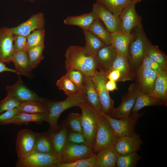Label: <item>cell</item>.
Wrapping results in <instances>:
<instances>
[{
	"instance_id": "obj_44",
	"label": "cell",
	"mask_w": 167,
	"mask_h": 167,
	"mask_svg": "<svg viewBox=\"0 0 167 167\" xmlns=\"http://www.w3.org/2000/svg\"><path fill=\"white\" fill-rule=\"evenodd\" d=\"M20 112L19 107L0 114V125L9 124Z\"/></svg>"
},
{
	"instance_id": "obj_27",
	"label": "cell",
	"mask_w": 167,
	"mask_h": 167,
	"mask_svg": "<svg viewBox=\"0 0 167 167\" xmlns=\"http://www.w3.org/2000/svg\"><path fill=\"white\" fill-rule=\"evenodd\" d=\"M152 96L167 103V69L157 74Z\"/></svg>"
},
{
	"instance_id": "obj_5",
	"label": "cell",
	"mask_w": 167,
	"mask_h": 167,
	"mask_svg": "<svg viewBox=\"0 0 167 167\" xmlns=\"http://www.w3.org/2000/svg\"><path fill=\"white\" fill-rule=\"evenodd\" d=\"M119 138L101 113L93 147L94 151L96 153L101 149L114 146Z\"/></svg>"
},
{
	"instance_id": "obj_15",
	"label": "cell",
	"mask_w": 167,
	"mask_h": 167,
	"mask_svg": "<svg viewBox=\"0 0 167 167\" xmlns=\"http://www.w3.org/2000/svg\"><path fill=\"white\" fill-rule=\"evenodd\" d=\"M45 24L44 15L39 12L32 15L25 21L10 29L15 35L27 37L34 30L44 29Z\"/></svg>"
},
{
	"instance_id": "obj_3",
	"label": "cell",
	"mask_w": 167,
	"mask_h": 167,
	"mask_svg": "<svg viewBox=\"0 0 167 167\" xmlns=\"http://www.w3.org/2000/svg\"><path fill=\"white\" fill-rule=\"evenodd\" d=\"M85 101L84 92L68 96L65 100L61 101L47 99L45 104L48 108V117L46 120L49 125V129L54 131L59 128L58 121L60 115L65 110L79 105Z\"/></svg>"
},
{
	"instance_id": "obj_49",
	"label": "cell",
	"mask_w": 167,
	"mask_h": 167,
	"mask_svg": "<svg viewBox=\"0 0 167 167\" xmlns=\"http://www.w3.org/2000/svg\"><path fill=\"white\" fill-rule=\"evenodd\" d=\"M106 87L107 90L112 92L118 89L116 82L111 80H108L106 84Z\"/></svg>"
},
{
	"instance_id": "obj_22",
	"label": "cell",
	"mask_w": 167,
	"mask_h": 167,
	"mask_svg": "<svg viewBox=\"0 0 167 167\" xmlns=\"http://www.w3.org/2000/svg\"><path fill=\"white\" fill-rule=\"evenodd\" d=\"M83 92L87 103L97 112H102L100 100L90 76L85 75Z\"/></svg>"
},
{
	"instance_id": "obj_11",
	"label": "cell",
	"mask_w": 167,
	"mask_h": 167,
	"mask_svg": "<svg viewBox=\"0 0 167 167\" xmlns=\"http://www.w3.org/2000/svg\"><path fill=\"white\" fill-rule=\"evenodd\" d=\"M37 134L26 129L18 132L15 143L18 159L25 157L34 151Z\"/></svg>"
},
{
	"instance_id": "obj_8",
	"label": "cell",
	"mask_w": 167,
	"mask_h": 167,
	"mask_svg": "<svg viewBox=\"0 0 167 167\" xmlns=\"http://www.w3.org/2000/svg\"><path fill=\"white\" fill-rule=\"evenodd\" d=\"M96 154L93 148L88 144L67 142L59 156L61 162L66 163L89 158Z\"/></svg>"
},
{
	"instance_id": "obj_51",
	"label": "cell",
	"mask_w": 167,
	"mask_h": 167,
	"mask_svg": "<svg viewBox=\"0 0 167 167\" xmlns=\"http://www.w3.org/2000/svg\"><path fill=\"white\" fill-rule=\"evenodd\" d=\"M142 0H131L132 3L136 4L137 3L140 2Z\"/></svg>"
},
{
	"instance_id": "obj_20",
	"label": "cell",
	"mask_w": 167,
	"mask_h": 167,
	"mask_svg": "<svg viewBox=\"0 0 167 167\" xmlns=\"http://www.w3.org/2000/svg\"><path fill=\"white\" fill-rule=\"evenodd\" d=\"M69 129L64 122L59 125L57 131L49 129L47 132H45L52 144L55 152L59 155L67 142V136Z\"/></svg>"
},
{
	"instance_id": "obj_36",
	"label": "cell",
	"mask_w": 167,
	"mask_h": 167,
	"mask_svg": "<svg viewBox=\"0 0 167 167\" xmlns=\"http://www.w3.org/2000/svg\"><path fill=\"white\" fill-rule=\"evenodd\" d=\"M88 30L101 39L106 45H111L110 33L104 28L99 19L93 22Z\"/></svg>"
},
{
	"instance_id": "obj_42",
	"label": "cell",
	"mask_w": 167,
	"mask_h": 167,
	"mask_svg": "<svg viewBox=\"0 0 167 167\" xmlns=\"http://www.w3.org/2000/svg\"><path fill=\"white\" fill-rule=\"evenodd\" d=\"M66 74L77 88L79 91L83 92L85 75L80 71L76 69L67 70Z\"/></svg>"
},
{
	"instance_id": "obj_7",
	"label": "cell",
	"mask_w": 167,
	"mask_h": 167,
	"mask_svg": "<svg viewBox=\"0 0 167 167\" xmlns=\"http://www.w3.org/2000/svg\"><path fill=\"white\" fill-rule=\"evenodd\" d=\"M102 113L115 132L120 137L135 133L136 124L139 119L144 114L143 113H139L138 112H131L126 117L115 119L102 112Z\"/></svg>"
},
{
	"instance_id": "obj_48",
	"label": "cell",
	"mask_w": 167,
	"mask_h": 167,
	"mask_svg": "<svg viewBox=\"0 0 167 167\" xmlns=\"http://www.w3.org/2000/svg\"><path fill=\"white\" fill-rule=\"evenodd\" d=\"M107 78L108 80L113 81L116 82H118L120 77L119 71L117 70L113 69L106 72Z\"/></svg>"
},
{
	"instance_id": "obj_10",
	"label": "cell",
	"mask_w": 167,
	"mask_h": 167,
	"mask_svg": "<svg viewBox=\"0 0 167 167\" xmlns=\"http://www.w3.org/2000/svg\"><path fill=\"white\" fill-rule=\"evenodd\" d=\"M138 91L136 82L131 84L128 88L127 92L122 97L120 104L117 107H114L109 115L115 119L127 117L135 105Z\"/></svg>"
},
{
	"instance_id": "obj_12",
	"label": "cell",
	"mask_w": 167,
	"mask_h": 167,
	"mask_svg": "<svg viewBox=\"0 0 167 167\" xmlns=\"http://www.w3.org/2000/svg\"><path fill=\"white\" fill-rule=\"evenodd\" d=\"M135 79L139 90L152 96L157 73L155 71L139 65L135 70Z\"/></svg>"
},
{
	"instance_id": "obj_34",
	"label": "cell",
	"mask_w": 167,
	"mask_h": 167,
	"mask_svg": "<svg viewBox=\"0 0 167 167\" xmlns=\"http://www.w3.org/2000/svg\"><path fill=\"white\" fill-rule=\"evenodd\" d=\"M44 44L32 47L27 51L30 68L31 71L36 68L44 59Z\"/></svg>"
},
{
	"instance_id": "obj_9",
	"label": "cell",
	"mask_w": 167,
	"mask_h": 167,
	"mask_svg": "<svg viewBox=\"0 0 167 167\" xmlns=\"http://www.w3.org/2000/svg\"><path fill=\"white\" fill-rule=\"evenodd\" d=\"M107 75L106 72L96 71L91 77L100 100L102 113L109 115L114 107V102L106 87V84L108 80Z\"/></svg>"
},
{
	"instance_id": "obj_37",
	"label": "cell",
	"mask_w": 167,
	"mask_h": 167,
	"mask_svg": "<svg viewBox=\"0 0 167 167\" xmlns=\"http://www.w3.org/2000/svg\"><path fill=\"white\" fill-rule=\"evenodd\" d=\"M56 85L58 88L63 91L67 96L81 92L66 74L57 81Z\"/></svg>"
},
{
	"instance_id": "obj_29",
	"label": "cell",
	"mask_w": 167,
	"mask_h": 167,
	"mask_svg": "<svg viewBox=\"0 0 167 167\" xmlns=\"http://www.w3.org/2000/svg\"><path fill=\"white\" fill-rule=\"evenodd\" d=\"M167 105V103L150 95L144 94L139 90L135 105L131 112H137L143 108L149 106Z\"/></svg>"
},
{
	"instance_id": "obj_1",
	"label": "cell",
	"mask_w": 167,
	"mask_h": 167,
	"mask_svg": "<svg viewBox=\"0 0 167 167\" xmlns=\"http://www.w3.org/2000/svg\"><path fill=\"white\" fill-rule=\"evenodd\" d=\"M65 68L66 70L76 69L85 75L92 76L97 68L94 57L87 54L84 47L72 45L66 49Z\"/></svg>"
},
{
	"instance_id": "obj_14",
	"label": "cell",
	"mask_w": 167,
	"mask_h": 167,
	"mask_svg": "<svg viewBox=\"0 0 167 167\" xmlns=\"http://www.w3.org/2000/svg\"><path fill=\"white\" fill-rule=\"evenodd\" d=\"M136 4L131 3L123 9L119 15L121 22V31L130 35L132 30L141 24L142 18L135 9Z\"/></svg>"
},
{
	"instance_id": "obj_39",
	"label": "cell",
	"mask_w": 167,
	"mask_h": 167,
	"mask_svg": "<svg viewBox=\"0 0 167 167\" xmlns=\"http://www.w3.org/2000/svg\"><path fill=\"white\" fill-rule=\"evenodd\" d=\"M45 32L44 29L36 30L27 37V52L32 47L44 44Z\"/></svg>"
},
{
	"instance_id": "obj_24",
	"label": "cell",
	"mask_w": 167,
	"mask_h": 167,
	"mask_svg": "<svg viewBox=\"0 0 167 167\" xmlns=\"http://www.w3.org/2000/svg\"><path fill=\"white\" fill-rule=\"evenodd\" d=\"M15 66V70L19 75L28 77L32 76L27 52L25 51L14 52L11 59Z\"/></svg>"
},
{
	"instance_id": "obj_41",
	"label": "cell",
	"mask_w": 167,
	"mask_h": 167,
	"mask_svg": "<svg viewBox=\"0 0 167 167\" xmlns=\"http://www.w3.org/2000/svg\"><path fill=\"white\" fill-rule=\"evenodd\" d=\"M64 122L71 131L83 134L81 115L72 113L68 116L66 121Z\"/></svg>"
},
{
	"instance_id": "obj_31",
	"label": "cell",
	"mask_w": 167,
	"mask_h": 167,
	"mask_svg": "<svg viewBox=\"0 0 167 167\" xmlns=\"http://www.w3.org/2000/svg\"><path fill=\"white\" fill-rule=\"evenodd\" d=\"M114 15L119 16L125 8L131 3V0H95Z\"/></svg>"
},
{
	"instance_id": "obj_40",
	"label": "cell",
	"mask_w": 167,
	"mask_h": 167,
	"mask_svg": "<svg viewBox=\"0 0 167 167\" xmlns=\"http://www.w3.org/2000/svg\"><path fill=\"white\" fill-rule=\"evenodd\" d=\"M96 154L87 158L77 160L69 163L60 162L54 167H95Z\"/></svg>"
},
{
	"instance_id": "obj_23",
	"label": "cell",
	"mask_w": 167,
	"mask_h": 167,
	"mask_svg": "<svg viewBox=\"0 0 167 167\" xmlns=\"http://www.w3.org/2000/svg\"><path fill=\"white\" fill-rule=\"evenodd\" d=\"M119 154L114 146L104 148L96 153L95 167H115Z\"/></svg>"
},
{
	"instance_id": "obj_4",
	"label": "cell",
	"mask_w": 167,
	"mask_h": 167,
	"mask_svg": "<svg viewBox=\"0 0 167 167\" xmlns=\"http://www.w3.org/2000/svg\"><path fill=\"white\" fill-rule=\"evenodd\" d=\"M78 107L81 111V125L83 134L88 144L93 148L99 124L101 113L93 109L85 101Z\"/></svg>"
},
{
	"instance_id": "obj_18",
	"label": "cell",
	"mask_w": 167,
	"mask_h": 167,
	"mask_svg": "<svg viewBox=\"0 0 167 167\" xmlns=\"http://www.w3.org/2000/svg\"><path fill=\"white\" fill-rule=\"evenodd\" d=\"M143 144L140 135L135 132L132 135L120 137L114 147L119 154H125L140 151Z\"/></svg>"
},
{
	"instance_id": "obj_35",
	"label": "cell",
	"mask_w": 167,
	"mask_h": 167,
	"mask_svg": "<svg viewBox=\"0 0 167 167\" xmlns=\"http://www.w3.org/2000/svg\"><path fill=\"white\" fill-rule=\"evenodd\" d=\"M142 157L137 152L125 154H119L116 165L117 167H135Z\"/></svg>"
},
{
	"instance_id": "obj_50",
	"label": "cell",
	"mask_w": 167,
	"mask_h": 167,
	"mask_svg": "<svg viewBox=\"0 0 167 167\" xmlns=\"http://www.w3.org/2000/svg\"><path fill=\"white\" fill-rule=\"evenodd\" d=\"M5 71H8L15 73L18 75L17 72L14 69L6 67L5 64L0 61V73Z\"/></svg>"
},
{
	"instance_id": "obj_33",
	"label": "cell",
	"mask_w": 167,
	"mask_h": 167,
	"mask_svg": "<svg viewBox=\"0 0 167 167\" xmlns=\"http://www.w3.org/2000/svg\"><path fill=\"white\" fill-rule=\"evenodd\" d=\"M34 151L47 153H55L52 144L45 132L37 133Z\"/></svg>"
},
{
	"instance_id": "obj_30",
	"label": "cell",
	"mask_w": 167,
	"mask_h": 167,
	"mask_svg": "<svg viewBox=\"0 0 167 167\" xmlns=\"http://www.w3.org/2000/svg\"><path fill=\"white\" fill-rule=\"evenodd\" d=\"M48 113H30L20 112L10 123L17 125L33 122L38 124L45 121Z\"/></svg>"
},
{
	"instance_id": "obj_2",
	"label": "cell",
	"mask_w": 167,
	"mask_h": 167,
	"mask_svg": "<svg viewBox=\"0 0 167 167\" xmlns=\"http://www.w3.org/2000/svg\"><path fill=\"white\" fill-rule=\"evenodd\" d=\"M131 34V38L126 57L130 64L135 70L140 65L152 44L147 38L141 23L135 27Z\"/></svg>"
},
{
	"instance_id": "obj_21",
	"label": "cell",
	"mask_w": 167,
	"mask_h": 167,
	"mask_svg": "<svg viewBox=\"0 0 167 167\" xmlns=\"http://www.w3.org/2000/svg\"><path fill=\"white\" fill-rule=\"evenodd\" d=\"M113 69L117 70L120 73V77L118 82L135 80V70L130 64L125 56L118 55L109 71Z\"/></svg>"
},
{
	"instance_id": "obj_6",
	"label": "cell",
	"mask_w": 167,
	"mask_h": 167,
	"mask_svg": "<svg viewBox=\"0 0 167 167\" xmlns=\"http://www.w3.org/2000/svg\"><path fill=\"white\" fill-rule=\"evenodd\" d=\"M61 162L60 156L55 153H43L34 151L28 156L18 159L16 167H54Z\"/></svg>"
},
{
	"instance_id": "obj_52",
	"label": "cell",
	"mask_w": 167,
	"mask_h": 167,
	"mask_svg": "<svg viewBox=\"0 0 167 167\" xmlns=\"http://www.w3.org/2000/svg\"><path fill=\"white\" fill-rule=\"evenodd\" d=\"M26 0L30 2H33L35 1V0Z\"/></svg>"
},
{
	"instance_id": "obj_26",
	"label": "cell",
	"mask_w": 167,
	"mask_h": 167,
	"mask_svg": "<svg viewBox=\"0 0 167 167\" xmlns=\"http://www.w3.org/2000/svg\"><path fill=\"white\" fill-rule=\"evenodd\" d=\"M98 19L96 14L92 11L78 16H68L63 22L66 25L78 26L82 29L88 30L93 22Z\"/></svg>"
},
{
	"instance_id": "obj_28",
	"label": "cell",
	"mask_w": 167,
	"mask_h": 167,
	"mask_svg": "<svg viewBox=\"0 0 167 167\" xmlns=\"http://www.w3.org/2000/svg\"><path fill=\"white\" fill-rule=\"evenodd\" d=\"M82 29L86 41L84 50L88 54L94 57L100 49L106 45L89 30Z\"/></svg>"
},
{
	"instance_id": "obj_16",
	"label": "cell",
	"mask_w": 167,
	"mask_h": 167,
	"mask_svg": "<svg viewBox=\"0 0 167 167\" xmlns=\"http://www.w3.org/2000/svg\"><path fill=\"white\" fill-rule=\"evenodd\" d=\"M92 11L102 21L110 33L121 31V22L119 16L113 15L101 4L96 2L92 6Z\"/></svg>"
},
{
	"instance_id": "obj_19",
	"label": "cell",
	"mask_w": 167,
	"mask_h": 167,
	"mask_svg": "<svg viewBox=\"0 0 167 167\" xmlns=\"http://www.w3.org/2000/svg\"><path fill=\"white\" fill-rule=\"evenodd\" d=\"M118 54L112 45H106L102 48L94 56L97 69L100 71L107 72Z\"/></svg>"
},
{
	"instance_id": "obj_45",
	"label": "cell",
	"mask_w": 167,
	"mask_h": 167,
	"mask_svg": "<svg viewBox=\"0 0 167 167\" xmlns=\"http://www.w3.org/2000/svg\"><path fill=\"white\" fill-rule=\"evenodd\" d=\"M67 141L75 143L88 144L86 138L83 134L71 130L68 132Z\"/></svg>"
},
{
	"instance_id": "obj_13",
	"label": "cell",
	"mask_w": 167,
	"mask_h": 167,
	"mask_svg": "<svg viewBox=\"0 0 167 167\" xmlns=\"http://www.w3.org/2000/svg\"><path fill=\"white\" fill-rule=\"evenodd\" d=\"M6 90L7 94L11 95L20 103L29 101L44 103L47 100L39 96L24 84L20 75H18L16 82L13 85L7 86Z\"/></svg>"
},
{
	"instance_id": "obj_25",
	"label": "cell",
	"mask_w": 167,
	"mask_h": 167,
	"mask_svg": "<svg viewBox=\"0 0 167 167\" xmlns=\"http://www.w3.org/2000/svg\"><path fill=\"white\" fill-rule=\"evenodd\" d=\"M111 45L118 54L126 56L128 46L131 35L126 34L121 31L110 33Z\"/></svg>"
},
{
	"instance_id": "obj_43",
	"label": "cell",
	"mask_w": 167,
	"mask_h": 167,
	"mask_svg": "<svg viewBox=\"0 0 167 167\" xmlns=\"http://www.w3.org/2000/svg\"><path fill=\"white\" fill-rule=\"evenodd\" d=\"M20 102L11 95L6 96L0 102V114L19 107Z\"/></svg>"
},
{
	"instance_id": "obj_17",
	"label": "cell",
	"mask_w": 167,
	"mask_h": 167,
	"mask_svg": "<svg viewBox=\"0 0 167 167\" xmlns=\"http://www.w3.org/2000/svg\"><path fill=\"white\" fill-rule=\"evenodd\" d=\"M14 38L10 28H0V61L4 63L11 62L14 52Z\"/></svg>"
},
{
	"instance_id": "obj_38",
	"label": "cell",
	"mask_w": 167,
	"mask_h": 167,
	"mask_svg": "<svg viewBox=\"0 0 167 167\" xmlns=\"http://www.w3.org/2000/svg\"><path fill=\"white\" fill-rule=\"evenodd\" d=\"M146 55L152 61L167 68V56L156 46L151 45Z\"/></svg>"
},
{
	"instance_id": "obj_47",
	"label": "cell",
	"mask_w": 167,
	"mask_h": 167,
	"mask_svg": "<svg viewBox=\"0 0 167 167\" xmlns=\"http://www.w3.org/2000/svg\"><path fill=\"white\" fill-rule=\"evenodd\" d=\"M13 45L14 52L19 51L27 52V37L14 35Z\"/></svg>"
},
{
	"instance_id": "obj_46",
	"label": "cell",
	"mask_w": 167,
	"mask_h": 167,
	"mask_svg": "<svg viewBox=\"0 0 167 167\" xmlns=\"http://www.w3.org/2000/svg\"><path fill=\"white\" fill-rule=\"evenodd\" d=\"M144 67L152 70L159 73L165 68L151 60L147 55L143 58L140 65Z\"/></svg>"
},
{
	"instance_id": "obj_32",
	"label": "cell",
	"mask_w": 167,
	"mask_h": 167,
	"mask_svg": "<svg viewBox=\"0 0 167 167\" xmlns=\"http://www.w3.org/2000/svg\"><path fill=\"white\" fill-rule=\"evenodd\" d=\"M19 108L20 112L24 113H48L45 102L42 103L33 101L24 102L20 103Z\"/></svg>"
}]
</instances>
